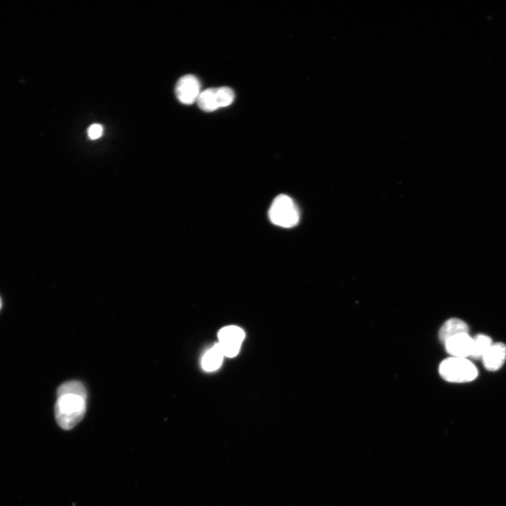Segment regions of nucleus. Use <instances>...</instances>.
<instances>
[{
  "mask_svg": "<svg viewBox=\"0 0 506 506\" xmlns=\"http://www.w3.org/2000/svg\"><path fill=\"white\" fill-rule=\"evenodd\" d=\"M234 98V92L229 87L212 88L201 91L197 103L202 110L212 112L231 105Z\"/></svg>",
  "mask_w": 506,
  "mask_h": 506,
  "instance_id": "20e7f679",
  "label": "nucleus"
},
{
  "mask_svg": "<svg viewBox=\"0 0 506 506\" xmlns=\"http://www.w3.org/2000/svg\"><path fill=\"white\" fill-rule=\"evenodd\" d=\"M472 339V351L470 356L475 359L482 358L493 344L491 337L484 334H479Z\"/></svg>",
  "mask_w": 506,
  "mask_h": 506,
  "instance_id": "9b49d317",
  "label": "nucleus"
},
{
  "mask_svg": "<svg viewBox=\"0 0 506 506\" xmlns=\"http://www.w3.org/2000/svg\"><path fill=\"white\" fill-rule=\"evenodd\" d=\"M482 359L486 369L490 371L498 370L506 360V345L502 342L492 344Z\"/></svg>",
  "mask_w": 506,
  "mask_h": 506,
  "instance_id": "6e6552de",
  "label": "nucleus"
},
{
  "mask_svg": "<svg viewBox=\"0 0 506 506\" xmlns=\"http://www.w3.org/2000/svg\"><path fill=\"white\" fill-rule=\"evenodd\" d=\"M473 339L468 333H461L448 339L444 343L447 352L453 357L470 356L472 351Z\"/></svg>",
  "mask_w": 506,
  "mask_h": 506,
  "instance_id": "0eeeda50",
  "label": "nucleus"
},
{
  "mask_svg": "<svg viewBox=\"0 0 506 506\" xmlns=\"http://www.w3.org/2000/svg\"><path fill=\"white\" fill-rule=\"evenodd\" d=\"M244 338L243 330L238 326L229 325L221 328L218 333V344L223 356L228 358L235 356Z\"/></svg>",
  "mask_w": 506,
  "mask_h": 506,
  "instance_id": "39448f33",
  "label": "nucleus"
},
{
  "mask_svg": "<svg viewBox=\"0 0 506 506\" xmlns=\"http://www.w3.org/2000/svg\"><path fill=\"white\" fill-rule=\"evenodd\" d=\"M439 374L450 382H467L474 380L478 375L475 365L464 358L450 357L439 365Z\"/></svg>",
  "mask_w": 506,
  "mask_h": 506,
  "instance_id": "f03ea898",
  "label": "nucleus"
},
{
  "mask_svg": "<svg viewBox=\"0 0 506 506\" xmlns=\"http://www.w3.org/2000/svg\"><path fill=\"white\" fill-rule=\"evenodd\" d=\"M175 93L179 101L185 105L193 104L200 93L199 79L193 74L181 77L176 82Z\"/></svg>",
  "mask_w": 506,
  "mask_h": 506,
  "instance_id": "423d86ee",
  "label": "nucleus"
},
{
  "mask_svg": "<svg viewBox=\"0 0 506 506\" xmlns=\"http://www.w3.org/2000/svg\"><path fill=\"white\" fill-rule=\"evenodd\" d=\"M103 132V127L99 124H91L87 130L88 136L92 139L96 140L99 138Z\"/></svg>",
  "mask_w": 506,
  "mask_h": 506,
  "instance_id": "f8f14e48",
  "label": "nucleus"
},
{
  "mask_svg": "<svg viewBox=\"0 0 506 506\" xmlns=\"http://www.w3.org/2000/svg\"><path fill=\"white\" fill-rule=\"evenodd\" d=\"M223 357V353L216 343L203 355L202 367L205 371H214L221 366Z\"/></svg>",
  "mask_w": 506,
  "mask_h": 506,
  "instance_id": "9d476101",
  "label": "nucleus"
},
{
  "mask_svg": "<svg viewBox=\"0 0 506 506\" xmlns=\"http://www.w3.org/2000/svg\"><path fill=\"white\" fill-rule=\"evenodd\" d=\"M270 221L283 228H292L299 221V212L293 200L287 195H278L273 201L269 211Z\"/></svg>",
  "mask_w": 506,
  "mask_h": 506,
  "instance_id": "7ed1b4c3",
  "label": "nucleus"
},
{
  "mask_svg": "<svg viewBox=\"0 0 506 506\" xmlns=\"http://www.w3.org/2000/svg\"><path fill=\"white\" fill-rule=\"evenodd\" d=\"M469 327L463 320L453 318L446 320L439 330V339L445 343L446 341L458 334L468 333Z\"/></svg>",
  "mask_w": 506,
  "mask_h": 506,
  "instance_id": "1a4fd4ad",
  "label": "nucleus"
},
{
  "mask_svg": "<svg viewBox=\"0 0 506 506\" xmlns=\"http://www.w3.org/2000/svg\"><path fill=\"white\" fill-rule=\"evenodd\" d=\"M1 305H2V302H1V298H0V309H1Z\"/></svg>",
  "mask_w": 506,
  "mask_h": 506,
  "instance_id": "ddd939ff",
  "label": "nucleus"
},
{
  "mask_svg": "<svg viewBox=\"0 0 506 506\" xmlns=\"http://www.w3.org/2000/svg\"><path fill=\"white\" fill-rule=\"evenodd\" d=\"M87 392L79 381L62 384L57 390L54 413L58 424L65 430L74 428L84 417Z\"/></svg>",
  "mask_w": 506,
  "mask_h": 506,
  "instance_id": "f257e3e1",
  "label": "nucleus"
}]
</instances>
